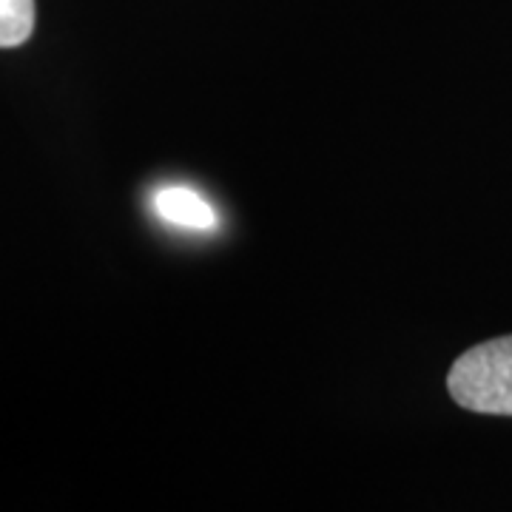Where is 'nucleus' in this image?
I'll use <instances>...</instances> for the list:
<instances>
[{
    "label": "nucleus",
    "instance_id": "1",
    "mask_svg": "<svg viewBox=\"0 0 512 512\" xmlns=\"http://www.w3.org/2000/svg\"><path fill=\"white\" fill-rule=\"evenodd\" d=\"M453 402L481 416H512V336L464 350L447 373Z\"/></svg>",
    "mask_w": 512,
    "mask_h": 512
},
{
    "label": "nucleus",
    "instance_id": "2",
    "mask_svg": "<svg viewBox=\"0 0 512 512\" xmlns=\"http://www.w3.org/2000/svg\"><path fill=\"white\" fill-rule=\"evenodd\" d=\"M154 211L168 225H177L185 231H211L217 225V211L208 200L185 185H168L154 194Z\"/></svg>",
    "mask_w": 512,
    "mask_h": 512
},
{
    "label": "nucleus",
    "instance_id": "3",
    "mask_svg": "<svg viewBox=\"0 0 512 512\" xmlns=\"http://www.w3.org/2000/svg\"><path fill=\"white\" fill-rule=\"evenodd\" d=\"M35 32V0H0V49L23 46Z\"/></svg>",
    "mask_w": 512,
    "mask_h": 512
}]
</instances>
